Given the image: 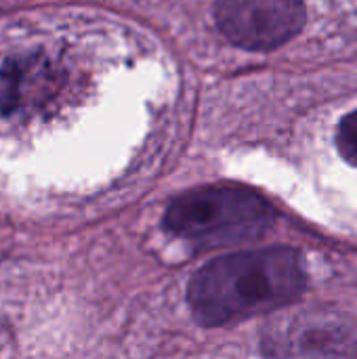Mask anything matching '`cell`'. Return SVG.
<instances>
[{
  "label": "cell",
  "mask_w": 357,
  "mask_h": 359,
  "mask_svg": "<svg viewBox=\"0 0 357 359\" xmlns=\"http://www.w3.org/2000/svg\"><path fill=\"white\" fill-rule=\"evenodd\" d=\"M303 288L301 257L290 248H263L202 267L189 284L187 301L200 324L223 326L280 309L297 301Z\"/></svg>",
  "instance_id": "obj_1"
},
{
  "label": "cell",
  "mask_w": 357,
  "mask_h": 359,
  "mask_svg": "<svg viewBox=\"0 0 357 359\" xmlns=\"http://www.w3.org/2000/svg\"><path fill=\"white\" fill-rule=\"evenodd\" d=\"M271 217V206L257 191L240 185H213L173 200L164 225L187 242L217 248L261 238Z\"/></svg>",
  "instance_id": "obj_2"
},
{
  "label": "cell",
  "mask_w": 357,
  "mask_h": 359,
  "mask_svg": "<svg viewBox=\"0 0 357 359\" xmlns=\"http://www.w3.org/2000/svg\"><path fill=\"white\" fill-rule=\"evenodd\" d=\"M221 34L236 46L267 50L284 44L305 23L303 0H215Z\"/></svg>",
  "instance_id": "obj_3"
},
{
  "label": "cell",
  "mask_w": 357,
  "mask_h": 359,
  "mask_svg": "<svg viewBox=\"0 0 357 359\" xmlns=\"http://www.w3.org/2000/svg\"><path fill=\"white\" fill-rule=\"evenodd\" d=\"M337 147L349 164L357 166V109L341 120L337 133Z\"/></svg>",
  "instance_id": "obj_4"
}]
</instances>
